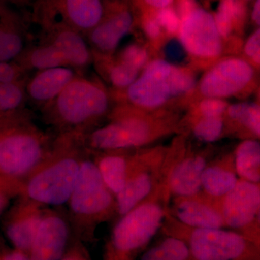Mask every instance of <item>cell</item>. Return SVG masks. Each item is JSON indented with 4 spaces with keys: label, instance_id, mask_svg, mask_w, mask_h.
Returning <instances> with one entry per match:
<instances>
[{
    "label": "cell",
    "instance_id": "cell-15",
    "mask_svg": "<svg viewBox=\"0 0 260 260\" xmlns=\"http://www.w3.org/2000/svg\"><path fill=\"white\" fill-rule=\"evenodd\" d=\"M169 204L168 215L186 226L193 229L225 228L220 202L202 191L191 196L172 198Z\"/></svg>",
    "mask_w": 260,
    "mask_h": 260
},
{
    "label": "cell",
    "instance_id": "cell-13",
    "mask_svg": "<svg viewBox=\"0 0 260 260\" xmlns=\"http://www.w3.org/2000/svg\"><path fill=\"white\" fill-rule=\"evenodd\" d=\"M104 11V0H38L34 18L62 22L86 37Z\"/></svg>",
    "mask_w": 260,
    "mask_h": 260
},
{
    "label": "cell",
    "instance_id": "cell-25",
    "mask_svg": "<svg viewBox=\"0 0 260 260\" xmlns=\"http://www.w3.org/2000/svg\"><path fill=\"white\" fill-rule=\"evenodd\" d=\"M140 260H193L189 246L179 238L167 235L145 251Z\"/></svg>",
    "mask_w": 260,
    "mask_h": 260
},
{
    "label": "cell",
    "instance_id": "cell-31",
    "mask_svg": "<svg viewBox=\"0 0 260 260\" xmlns=\"http://www.w3.org/2000/svg\"><path fill=\"white\" fill-rule=\"evenodd\" d=\"M229 105L222 99L207 98L200 103L198 107L199 117H223Z\"/></svg>",
    "mask_w": 260,
    "mask_h": 260
},
{
    "label": "cell",
    "instance_id": "cell-23",
    "mask_svg": "<svg viewBox=\"0 0 260 260\" xmlns=\"http://www.w3.org/2000/svg\"><path fill=\"white\" fill-rule=\"evenodd\" d=\"M18 59V64L21 65L25 71L35 70L37 72L58 67H70L60 51L54 46L42 41H39L37 45L24 50Z\"/></svg>",
    "mask_w": 260,
    "mask_h": 260
},
{
    "label": "cell",
    "instance_id": "cell-44",
    "mask_svg": "<svg viewBox=\"0 0 260 260\" xmlns=\"http://www.w3.org/2000/svg\"><path fill=\"white\" fill-rule=\"evenodd\" d=\"M259 211H260V205H259Z\"/></svg>",
    "mask_w": 260,
    "mask_h": 260
},
{
    "label": "cell",
    "instance_id": "cell-8",
    "mask_svg": "<svg viewBox=\"0 0 260 260\" xmlns=\"http://www.w3.org/2000/svg\"><path fill=\"white\" fill-rule=\"evenodd\" d=\"M167 152L162 148L132 150L125 185L115 196L116 213L119 217L160 192Z\"/></svg>",
    "mask_w": 260,
    "mask_h": 260
},
{
    "label": "cell",
    "instance_id": "cell-28",
    "mask_svg": "<svg viewBox=\"0 0 260 260\" xmlns=\"http://www.w3.org/2000/svg\"><path fill=\"white\" fill-rule=\"evenodd\" d=\"M23 32L11 24L0 23V61L18 59L25 50Z\"/></svg>",
    "mask_w": 260,
    "mask_h": 260
},
{
    "label": "cell",
    "instance_id": "cell-20",
    "mask_svg": "<svg viewBox=\"0 0 260 260\" xmlns=\"http://www.w3.org/2000/svg\"><path fill=\"white\" fill-rule=\"evenodd\" d=\"M238 174L234 155L218 157L209 161L201 179V191L212 199L220 201L237 185Z\"/></svg>",
    "mask_w": 260,
    "mask_h": 260
},
{
    "label": "cell",
    "instance_id": "cell-40",
    "mask_svg": "<svg viewBox=\"0 0 260 260\" xmlns=\"http://www.w3.org/2000/svg\"><path fill=\"white\" fill-rule=\"evenodd\" d=\"M5 118L4 116L2 115L1 114H0V129H1L2 126H3V124H4L5 122Z\"/></svg>",
    "mask_w": 260,
    "mask_h": 260
},
{
    "label": "cell",
    "instance_id": "cell-6",
    "mask_svg": "<svg viewBox=\"0 0 260 260\" xmlns=\"http://www.w3.org/2000/svg\"><path fill=\"white\" fill-rule=\"evenodd\" d=\"M89 154L88 151L82 162L79 177L68 203L71 228L85 236L117 215L115 195L104 182Z\"/></svg>",
    "mask_w": 260,
    "mask_h": 260
},
{
    "label": "cell",
    "instance_id": "cell-32",
    "mask_svg": "<svg viewBox=\"0 0 260 260\" xmlns=\"http://www.w3.org/2000/svg\"><path fill=\"white\" fill-rule=\"evenodd\" d=\"M154 13L161 28L169 34H174L179 32L181 24L180 17L171 7Z\"/></svg>",
    "mask_w": 260,
    "mask_h": 260
},
{
    "label": "cell",
    "instance_id": "cell-3",
    "mask_svg": "<svg viewBox=\"0 0 260 260\" xmlns=\"http://www.w3.org/2000/svg\"><path fill=\"white\" fill-rule=\"evenodd\" d=\"M56 136L23 114L5 118L0 129V179L22 184L50 155Z\"/></svg>",
    "mask_w": 260,
    "mask_h": 260
},
{
    "label": "cell",
    "instance_id": "cell-24",
    "mask_svg": "<svg viewBox=\"0 0 260 260\" xmlns=\"http://www.w3.org/2000/svg\"><path fill=\"white\" fill-rule=\"evenodd\" d=\"M234 164L238 176L249 182H260V143L246 140L238 145L234 153Z\"/></svg>",
    "mask_w": 260,
    "mask_h": 260
},
{
    "label": "cell",
    "instance_id": "cell-41",
    "mask_svg": "<svg viewBox=\"0 0 260 260\" xmlns=\"http://www.w3.org/2000/svg\"><path fill=\"white\" fill-rule=\"evenodd\" d=\"M257 222L258 223H259V225H260V211H258L257 213Z\"/></svg>",
    "mask_w": 260,
    "mask_h": 260
},
{
    "label": "cell",
    "instance_id": "cell-1",
    "mask_svg": "<svg viewBox=\"0 0 260 260\" xmlns=\"http://www.w3.org/2000/svg\"><path fill=\"white\" fill-rule=\"evenodd\" d=\"M113 102L112 91L104 82L82 75L41 112L44 120L56 130V135L84 136L108 119Z\"/></svg>",
    "mask_w": 260,
    "mask_h": 260
},
{
    "label": "cell",
    "instance_id": "cell-29",
    "mask_svg": "<svg viewBox=\"0 0 260 260\" xmlns=\"http://www.w3.org/2000/svg\"><path fill=\"white\" fill-rule=\"evenodd\" d=\"M224 131L223 117L197 118L192 126L196 139L204 143H213L221 138Z\"/></svg>",
    "mask_w": 260,
    "mask_h": 260
},
{
    "label": "cell",
    "instance_id": "cell-35",
    "mask_svg": "<svg viewBox=\"0 0 260 260\" xmlns=\"http://www.w3.org/2000/svg\"><path fill=\"white\" fill-rule=\"evenodd\" d=\"M135 8L142 13H155L169 8L174 0H131Z\"/></svg>",
    "mask_w": 260,
    "mask_h": 260
},
{
    "label": "cell",
    "instance_id": "cell-43",
    "mask_svg": "<svg viewBox=\"0 0 260 260\" xmlns=\"http://www.w3.org/2000/svg\"><path fill=\"white\" fill-rule=\"evenodd\" d=\"M258 96H259V100H260V88H259V93H258Z\"/></svg>",
    "mask_w": 260,
    "mask_h": 260
},
{
    "label": "cell",
    "instance_id": "cell-10",
    "mask_svg": "<svg viewBox=\"0 0 260 260\" xmlns=\"http://www.w3.org/2000/svg\"><path fill=\"white\" fill-rule=\"evenodd\" d=\"M136 23L131 0H104L102 18L85 38L93 52L113 54Z\"/></svg>",
    "mask_w": 260,
    "mask_h": 260
},
{
    "label": "cell",
    "instance_id": "cell-5",
    "mask_svg": "<svg viewBox=\"0 0 260 260\" xmlns=\"http://www.w3.org/2000/svg\"><path fill=\"white\" fill-rule=\"evenodd\" d=\"M194 85V78L190 72L162 59H154L148 61L129 87L111 91L118 104L151 112L172 98L189 93Z\"/></svg>",
    "mask_w": 260,
    "mask_h": 260
},
{
    "label": "cell",
    "instance_id": "cell-12",
    "mask_svg": "<svg viewBox=\"0 0 260 260\" xmlns=\"http://www.w3.org/2000/svg\"><path fill=\"white\" fill-rule=\"evenodd\" d=\"M179 17L181 24L178 32L189 54L202 59H213L221 54L222 37L213 14L197 5Z\"/></svg>",
    "mask_w": 260,
    "mask_h": 260
},
{
    "label": "cell",
    "instance_id": "cell-26",
    "mask_svg": "<svg viewBox=\"0 0 260 260\" xmlns=\"http://www.w3.org/2000/svg\"><path fill=\"white\" fill-rule=\"evenodd\" d=\"M228 117L249 134L260 138V105L255 103L242 102L229 106Z\"/></svg>",
    "mask_w": 260,
    "mask_h": 260
},
{
    "label": "cell",
    "instance_id": "cell-30",
    "mask_svg": "<svg viewBox=\"0 0 260 260\" xmlns=\"http://www.w3.org/2000/svg\"><path fill=\"white\" fill-rule=\"evenodd\" d=\"M119 55L137 69L143 71L148 63V53L139 44H133L127 46L119 53Z\"/></svg>",
    "mask_w": 260,
    "mask_h": 260
},
{
    "label": "cell",
    "instance_id": "cell-18",
    "mask_svg": "<svg viewBox=\"0 0 260 260\" xmlns=\"http://www.w3.org/2000/svg\"><path fill=\"white\" fill-rule=\"evenodd\" d=\"M69 218L54 210L47 209L40 224L31 249V260H61L69 241Z\"/></svg>",
    "mask_w": 260,
    "mask_h": 260
},
{
    "label": "cell",
    "instance_id": "cell-7",
    "mask_svg": "<svg viewBox=\"0 0 260 260\" xmlns=\"http://www.w3.org/2000/svg\"><path fill=\"white\" fill-rule=\"evenodd\" d=\"M157 193L119 217L108 242L106 260H133L145 249L168 215L169 203Z\"/></svg>",
    "mask_w": 260,
    "mask_h": 260
},
{
    "label": "cell",
    "instance_id": "cell-42",
    "mask_svg": "<svg viewBox=\"0 0 260 260\" xmlns=\"http://www.w3.org/2000/svg\"><path fill=\"white\" fill-rule=\"evenodd\" d=\"M244 1L246 2V3H249V2L253 1V0H244Z\"/></svg>",
    "mask_w": 260,
    "mask_h": 260
},
{
    "label": "cell",
    "instance_id": "cell-19",
    "mask_svg": "<svg viewBox=\"0 0 260 260\" xmlns=\"http://www.w3.org/2000/svg\"><path fill=\"white\" fill-rule=\"evenodd\" d=\"M82 71L70 67H58L36 72L27 81L28 100L42 109L50 104Z\"/></svg>",
    "mask_w": 260,
    "mask_h": 260
},
{
    "label": "cell",
    "instance_id": "cell-2",
    "mask_svg": "<svg viewBox=\"0 0 260 260\" xmlns=\"http://www.w3.org/2000/svg\"><path fill=\"white\" fill-rule=\"evenodd\" d=\"M51 153L22 183L20 196L44 205L61 206L69 201L88 153L83 136L56 135Z\"/></svg>",
    "mask_w": 260,
    "mask_h": 260
},
{
    "label": "cell",
    "instance_id": "cell-22",
    "mask_svg": "<svg viewBox=\"0 0 260 260\" xmlns=\"http://www.w3.org/2000/svg\"><path fill=\"white\" fill-rule=\"evenodd\" d=\"M214 17L222 39L231 37L234 32L242 34L247 20V3L244 0H220Z\"/></svg>",
    "mask_w": 260,
    "mask_h": 260
},
{
    "label": "cell",
    "instance_id": "cell-38",
    "mask_svg": "<svg viewBox=\"0 0 260 260\" xmlns=\"http://www.w3.org/2000/svg\"><path fill=\"white\" fill-rule=\"evenodd\" d=\"M251 20L256 27L260 26V0H255L251 13Z\"/></svg>",
    "mask_w": 260,
    "mask_h": 260
},
{
    "label": "cell",
    "instance_id": "cell-36",
    "mask_svg": "<svg viewBox=\"0 0 260 260\" xmlns=\"http://www.w3.org/2000/svg\"><path fill=\"white\" fill-rule=\"evenodd\" d=\"M260 49V26L253 32L246 41L244 47V52L249 59Z\"/></svg>",
    "mask_w": 260,
    "mask_h": 260
},
{
    "label": "cell",
    "instance_id": "cell-27",
    "mask_svg": "<svg viewBox=\"0 0 260 260\" xmlns=\"http://www.w3.org/2000/svg\"><path fill=\"white\" fill-rule=\"evenodd\" d=\"M27 81L21 80L0 85V114L5 118L19 114L25 101Z\"/></svg>",
    "mask_w": 260,
    "mask_h": 260
},
{
    "label": "cell",
    "instance_id": "cell-11",
    "mask_svg": "<svg viewBox=\"0 0 260 260\" xmlns=\"http://www.w3.org/2000/svg\"><path fill=\"white\" fill-rule=\"evenodd\" d=\"M255 83L253 65L242 58L230 57L205 73L200 81V90L205 97L222 99L249 93Z\"/></svg>",
    "mask_w": 260,
    "mask_h": 260
},
{
    "label": "cell",
    "instance_id": "cell-34",
    "mask_svg": "<svg viewBox=\"0 0 260 260\" xmlns=\"http://www.w3.org/2000/svg\"><path fill=\"white\" fill-rule=\"evenodd\" d=\"M22 184L0 179V216L4 213L13 197L21 193Z\"/></svg>",
    "mask_w": 260,
    "mask_h": 260
},
{
    "label": "cell",
    "instance_id": "cell-14",
    "mask_svg": "<svg viewBox=\"0 0 260 260\" xmlns=\"http://www.w3.org/2000/svg\"><path fill=\"white\" fill-rule=\"evenodd\" d=\"M36 21L41 28L40 41L56 47L70 67L83 71L93 64V51L81 32L56 20L42 19Z\"/></svg>",
    "mask_w": 260,
    "mask_h": 260
},
{
    "label": "cell",
    "instance_id": "cell-33",
    "mask_svg": "<svg viewBox=\"0 0 260 260\" xmlns=\"http://www.w3.org/2000/svg\"><path fill=\"white\" fill-rule=\"evenodd\" d=\"M25 70L21 65L10 61H0V85L23 79Z\"/></svg>",
    "mask_w": 260,
    "mask_h": 260
},
{
    "label": "cell",
    "instance_id": "cell-4",
    "mask_svg": "<svg viewBox=\"0 0 260 260\" xmlns=\"http://www.w3.org/2000/svg\"><path fill=\"white\" fill-rule=\"evenodd\" d=\"M109 122L84 135L83 145L90 152L135 150L153 143L170 129L150 112L119 104L113 108Z\"/></svg>",
    "mask_w": 260,
    "mask_h": 260
},
{
    "label": "cell",
    "instance_id": "cell-39",
    "mask_svg": "<svg viewBox=\"0 0 260 260\" xmlns=\"http://www.w3.org/2000/svg\"><path fill=\"white\" fill-rule=\"evenodd\" d=\"M2 260H31L23 251L16 250L3 256Z\"/></svg>",
    "mask_w": 260,
    "mask_h": 260
},
{
    "label": "cell",
    "instance_id": "cell-21",
    "mask_svg": "<svg viewBox=\"0 0 260 260\" xmlns=\"http://www.w3.org/2000/svg\"><path fill=\"white\" fill-rule=\"evenodd\" d=\"M132 150H109L90 152L99 172L109 189L119 194L124 185L129 172Z\"/></svg>",
    "mask_w": 260,
    "mask_h": 260
},
{
    "label": "cell",
    "instance_id": "cell-17",
    "mask_svg": "<svg viewBox=\"0 0 260 260\" xmlns=\"http://www.w3.org/2000/svg\"><path fill=\"white\" fill-rule=\"evenodd\" d=\"M20 197L5 218V232L17 250L30 252L47 209L44 205Z\"/></svg>",
    "mask_w": 260,
    "mask_h": 260
},
{
    "label": "cell",
    "instance_id": "cell-37",
    "mask_svg": "<svg viewBox=\"0 0 260 260\" xmlns=\"http://www.w3.org/2000/svg\"><path fill=\"white\" fill-rule=\"evenodd\" d=\"M61 260H88L84 254L80 247H74L69 251L65 253Z\"/></svg>",
    "mask_w": 260,
    "mask_h": 260
},
{
    "label": "cell",
    "instance_id": "cell-16",
    "mask_svg": "<svg viewBox=\"0 0 260 260\" xmlns=\"http://www.w3.org/2000/svg\"><path fill=\"white\" fill-rule=\"evenodd\" d=\"M219 202L225 227L244 230L252 225L255 219L257 220L260 186L240 179Z\"/></svg>",
    "mask_w": 260,
    "mask_h": 260
},
{
    "label": "cell",
    "instance_id": "cell-9",
    "mask_svg": "<svg viewBox=\"0 0 260 260\" xmlns=\"http://www.w3.org/2000/svg\"><path fill=\"white\" fill-rule=\"evenodd\" d=\"M209 160L205 153L178 146L167 150L162 167L160 191L167 203L172 198L201 191V179Z\"/></svg>",
    "mask_w": 260,
    "mask_h": 260
}]
</instances>
